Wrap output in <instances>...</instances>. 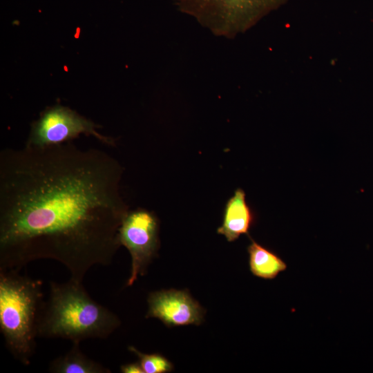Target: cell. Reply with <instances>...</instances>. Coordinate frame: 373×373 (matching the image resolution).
<instances>
[{"label":"cell","instance_id":"1","mask_svg":"<svg viewBox=\"0 0 373 373\" xmlns=\"http://www.w3.org/2000/svg\"><path fill=\"white\" fill-rule=\"evenodd\" d=\"M123 169L106 152L72 142L0 152V270L41 259L59 262L82 283L109 265L128 211Z\"/></svg>","mask_w":373,"mask_h":373},{"label":"cell","instance_id":"2","mask_svg":"<svg viewBox=\"0 0 373 373\" xmlns=\"http://www.w3.org/2000/svg\"><path fill=\"white\" fill-rule=\"evenodd\" d=\"M48 300L43 301L37 321V336L80 343L107 338L120 325L118 316L95 301L82 283L70 278L50 282Z\"/></svg>","mask_w":373,"mask_h":373},{"label":"cell","instance_id":"3","mask_svg":"<svg viewBox=\"0 0 373 373\" xmlns=\"http://www.w3.org/2000/svg\"><path fill=\"white\" fill-rule=\"evenodd\" d=\"M19 272L0 270V330L12 355L28 365L36 350L43 282Z\"/></svg>","mask_w":373,"mask_h":373},{"label":"cell","instance_id":"4","mask_svg":"<svg viewBox=\"0 0 373 373\" xmlns=\"http://www.w3.org/2000/svg\"><path fill=\"white\" fill-rule=\"evenodd\" d=\"M288 0H177L182 13L214 35L227 38L245 32Z\"/></svg>","mask_w":373,"mask_h":373},{"label":"cell","instance_id":"5","mask_svg":"<svg viewBox=\"0 0 373 373\" xmlns=\"http://www.w3.org/2000/svg\"><path fill=\"white\" fill-rule=\"evenodd\" d=\"M101 126L68 107L56 104L41 113L32 122L26 146L46 147L71 142L81 134L91 135L108 146L115 140L97 131Z\"/></svg>","mask_w":373,"mask_h":373},{"label":"cell","instance_id":"6","mask_svg":"<svg viewBox=\"0 0 373 373\" xmlns=\"http://www.w3.org/2000/svg\"><path fill=\"white\" fill-rule=\"evenodd\" d=\"M159 220L146 209L128 210L119 228L118 239L131 257V274L126 286H131L139 275L144 276L157 256L160 248Z\"/></svg>","mask_w":373,"mask_h":373},{"label":"cell","instance_id":"7","mask_svg":"<svg viewBox=\"0 0 373 373\" xmlns=\"http://www.w3.org/2000/svg\"><path fill=\"white\" fill-rule=\"evenodd\" d=\"M146 318H156L166 327L200 325L206 310L187 289H162L151 292L147 297Z\"/></svg>","mask_w":373,"mask_h":373},{"label":"cell","instance_id":"8","mask_svg":"<svg viewBox=\"0 0 373 373\" xmlns=\"http://www.w3.org/2000/svg\"><path fill=\"white\" fill-rule=\"evenodd\" d=\"M256 221V214L246 201L245 191L238 188L225 204L222 223L217 233L223 235L228 242H233L241 235H249Z\"/></svg>","mask_w":373,"mask_h":373},{"label":"cell","instance_id":"9","mask_svg":"<svg viewBox=\"0 0 373 373\" xmlns=\"http://www.w3.org/2000/svg\"><path fill=\"white\" fill-rule=\"evenodd\" d=\"M249 267L256 277L272 280L287 268L286 262L277 253L260 245L250 238L247 247Z\"/></svg>","mask_w":373,"mask_h":373},{"label":"cell","instance_id":"10","mask_svg":"<svg viewBox=\"0 0 373 373\" xmlns=\"http://www.w3.org/2000/svg\"><path fill=\"white\" fill-rule=\"evenodd\" d=\"M80 343H73L70 350L49 364L48 371L52 373H111L102 364L88 358L79 348Z\"/></svg>","mask_w":373,"mask_h":373},{"label":"cell","instance_id":"11","mask_svg":"<svg viewBox=\"0 0 373 373\" xmlns=\"http://www.w3.org/2000/svg\"><path fill=\"white\" fill-rule=\"evenodd\" d=\"M128 350L136 355L144 373H169L173 370V364L160 353L146 354L134 346Z\"/></svg>","mask_w":373,"mask_h":373},{"label":"cell","instance_id":"12","mask_svg":"<svg viewBox=\"0 0 373 373\" xmlns=\"http://www.w3.org/2000/svg\"><path fill=\"white\" fill-rule=\"evenodd\" d=\"M120 372L123 373H144L139 361L121 365Z\"/></svg>","mask_w":373,"mask_h":373}]
</instances>
